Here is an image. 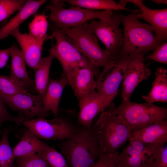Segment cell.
<instances>
[{
    "instance_id": "obj_1",
    "label": "cell",
    "mask_w": 167,
    "mask_h": 167,
    "mask_svg": "<svg viewBox=\"0 0 167 167\" xmlns=\"http://www.w3.org/2000/svg\"><path fill=\"white\" fill-rule=\"evenodd\" d=\"M123 27V44L115 60L144 55L160 44L150 25L140 22L135 12L126 15L119 14Z\"/></svg>"
},
{
    "instance_id": "obj_2",
    "label": "cell",
    "mask_w": 167,
    "mask_h": 167,
    "mask_svg": "<svg viewBox=\"0 0 167 167\" xmlns=\"http://www.w3.org/2000/svg\"><path fill=\"white\" fill-rule=\"evenodd\" d=\"M62 140L60 149L71 167H93L101 155L92 127L81 126L75 135Z\"/></svg>"
},
{
    "instance_id": "obj_3",
    "label": "cell",
    "mask_w": 167,
    "mask_h": 167,
    "mask_svg": "<svg viewBox=\"0 0 167 167\" xmlns=\"http://www.w3.org/2000/svg\"><path fill=\"white\" fill-rule=\"evenodd\" d=\"M101 155L115 153L131 138V132L121 118L105 109L93 126Z\"/></svg>"
},
{
    "instance_id": "obj_4",
    "label": "cell",
    "mask_w": 167,
    "mask_h": 167,
    "mask_svg": "<svg viewBox=\"0 0 167 167\" xmlns=\"http://www.w3.org/2000/svg\"><path fill=\"white\" fill-rule=\"evenodd\" d=\"M106 109L118 116L130 129L131 133L165 120L167 118L166 108L153 103H138L129 100H122L117 107L112 102Z\"/></svg>"
},
{
    "instance_id": "obj_5",
    "label": "cell",
    "mask_w": 167,
    "mask_h": 167,
    "mask_svg": "<svg viewBox=\"0 0 167 167\" xmlns=\"http://www.w3.org/2000/svg\"><path fill=\"white\" fill-rule=\"evenodd\" d=\"M61 30L74 47L94 66L107 69L115 63L109 52L99 45L97 38L89 28L88 22L76 28Z\"/></svg>"
},
{
    "instance_id": "obj_6",
    "label": "cell",
    "mask_w": 167,
    "mask_h": 167,
    "mask_svg": "<svg viewBox=\"0 0 167 167\" xmlns=\"http://www.w3.org/2000/svg\"><path fill=\"white\" fill-rule=\"evenodd\" d=\"M64 3L63 0H52L46 6L50 12L49 19L54 24V27L60 30L76 28L113 13L111 11H92L72 6L65 8Z\"/></svg>"
},
{
    "instance_id": "obj_7",
    "label": "cell",
    "mask_w": 167,
    "mask_h": 167,
    "mask_svg": "<svg viewBox=\"0 0 167 167\" xmlns=\"http://www.w3.org/2000/svg\"><path fill=\"white\" fill-rule=\"evenodd\" d=\"M121 22L119 14L113 13L88 22L90 30L104 44L115 62L123 44V33L119 27Z\"/></svg>"
},
{
    "instance_id": "obj_8",
    "label": "cell",
    "mask_w": 167,
    "mask_h": 167,
    "mask_svg": "<svg viewBox=\"0 0 167 167\" xmlns=\"http://www.w3.org/2000/svg\"><path fill=\"white\" fill-rule=\"evenodd\" d=\"M22 124L39 139L46 140L69 138L75 135L79 129L68 120L58 116L50 120L38 117L24 120Z\"/></svg>"
},
{
    "instance_id": "obj_9",
    "label": "cell",
    "mask_w": 167,
    "mask_h": 167,
    "mask_svg": "<svg viewBox=\"0 0 167 167\" xmlns=\"http://www.w3.org/2000/svg\"><path fill=\"white\" fill-rule=\"evenodd\" d=\"M52 34L50 39L54 38L55 43H52L49 54L56 58L61 64L63 73L78 67H99L92 65L88 60L72 45L66 35L60 30L50 26Z\"/></svg>"
},
{
    "instance_id": "obj_10",
    "label": "cell",
    "mask_w": 167,
    "mask_h": 167,
    "mask_svg": "<svg viewBox=\"0 0 167 167\" xmlns=\"http://www.w3.org/2000/svg\"><path fill=\"white\" fill-rule=\"evenodd\" d=\"M0 97L11 109L23 115L25 120L44 118L48 115L43 106V96L38 94L20 92L8 96L0 93Z\"/></svg>"
},
{
    "instance_id": "obj_11",
    "label": "cell",
    "mask_w": 167,
    "mask_h": 167,
    "mask_svg": "<svg viewBox=\"0 0 167 167\" xmlns=\"http://www.w3.org/2000/svg\"><path fill=\"white\" fill-rule=\"evenodd\" d=\"M118 93L107 96L101 94L94 89L78 101L79 111L78 122L80 126L91 128L93 119L113 102Z\"/></svg>"
},
{
    "instance_id": "obj_12",
    "label": "cell",
    "mask_w": 167,
    "mask_h": 167,
    "mask_svg": "<svg viewBox=\"0 0 167 167\" xmlns=\"http://www.w3.org/2000/svg\"><path fill=\"white\" fill-rule=\"evenodd\" d=\"M101 74L98 68L78 67L63 73L62 75L66 77L68 85L79 101L96 89V81L94 77L96 75L99 76Z\"/></svg>"
},
{
    "instance_id": "obj_13",
    "label": "cell",
    "mask_w": 167,
    "mask_h": 167,
    "mask_svg": "<svg viewBox=\"0 0 167 167\" xmlns=\"http://www.w3.org/2000/svg\"><path fill=\"white\" fill-rule=\"evenodd\" d=\"M131 58L122 59L110 68L103 69L96 80V89L98 93L110 96L119 92L118 88L124 79Z\"/></svg>"
},
{
    "instance_id": "obj_14",
    "label": "cell",
    "mask_w": 167,
    "mask_h": 167,
    "mask_svg": "<svg viewBox=\"0 0 167 167\" xmlns=\"http://www.w3.org/2000/svg\"><path fill=\"white\" fill-rule=\"evenodd\" d=\"M143 55L133 57L129 62L122 82L121 96L123 100H129L136 87L151 74L150 69L144 65Z\"/></svg>"
},
{
    "instance_id": "obj_15",
    "label": "cell",
    "mask_w": 167,
    "mask_h": 167,
    "mask_svg": "<svg viewBox=\"0 0 167 167\" xmlns=\"http://www.w3.org/2000/svg\"><path fill=\"white\" fill-rule=\"evenodd\" d=\"M125 5L127 2L133 3L140 8L139 12L136 10L138 18L143 19L149 24L153 28L155 35L161 42L167 39V9H153L147 7L141 0H123Z\"/></svg>"
},
{
    "instance_id": "obj_16",
    "label": "cell",
    "mask_w": 167,
    "mask_h": 167,
    "mask_svg": "<svg viewBox=\"0 0 167 167\" xmlns=\"http://www.w3.org/2000/svg\"><path fill=\"white\" fill-rule=\"evenodd\" d=\"M17 40L21 49L26 64L33 70L38 64L42 56L43 46L49 37L41 39L34 37L30 34L23 33L19 27L11 34Z\"/></svg>"
},
{
    "instance_id": "obj_17",
    "label": "cell",
    "mask_w": 167,
    "mask_h": 167,
    "mask_svg": "<svg viewBox=\"0 0 167 167\" xmlns=\"http://www.w3.org/2000/svg\"><path fill=\"white\" fill-rule=\"evenodd\" d=\"M131 136L143 143L151 155L155 150L164 146L167 142V120L154 123L131 132Z\"/></svg>"
},
{
    "instance_id": "obj_18",
    "label": "cell",
    "mask_w": 167,
    "mask_h": 167,
    "mask_svg": "<svg viewBox=\"0 0 167 167\" xmlns=\"http://www.w3.org/2000/svg\"><path fill=\"white\" fill-rule=\"evenodd\" d=\"M10 56V75L19 81L28 92H33L36 91L34 80L29 76L23 54L17 45H15L11 47Z\"/></svg>"
},
{
    "instance_id": "obj_19",
    "label": "cell",
    "mask_w": 167,
    "mask_h": 167,
    "mask_svg": "<svg viewBox=\"0 0 167 167\" xmlns=\"http://www.w3.org/2000/svg\"><path fill=\"white\" fill-rule=\"evenodd\" d=\"M68 85L66 77L62 75L59 79H49L43 96V104L45 110L47 112H52L55 118L58 115L60 101L63 90Z\"/></svg>"
},
{
    "instance_id": "obj_20",
    "label": "cell",
    "mask_w": 167,
    "mask_h": 167,
    "mask_svg": "<svg viewBox=\"0 0 167 167\" xmlns=\"http://www.w3.org/2000/svg\"><path fill=\"white\" fill-rule=\"evenodd\" d=\"M45 0H27L17 14L0 29V41L11 33L28 18L33 15L46 2Z\"/></svg>"
},
{
    "instance_id": "obj_21",
    "label": "cell",
    "mask_w": 167,
    "mask_h": 167,
    "mask_svg": "<svg viewBox=\"0 0 167 167\" xmlns=\"http://www.w3.org/2000/svg\"><path fill=\"white\" fill-rule=\"evenodd\" d=\"M49 146L27 129L13 149V152L16 158L33 154H41Z\"/></svg>"
},
{
    "instance_id": "obj_22",
    "label": "cell",
    "mask_w": 167,
    "mask_h": 167,
    "mask_svg": "<svg viewBox=\"0 0 167 167\" xmlns=\"http://www.w3.org/2000/svg\"><path fill=\"white\" fill-rule=\"evenodd\" d=\"M167 71L165 68H157L155 73V79L152 84V89L148 95L143 96L146 102L153 103L167 102Z\"/></svg>"
},
{
    "instance_id": "obj_23",
    "label": "cell",
    "mask_w": 167,
    "mask_h": 167,
    "mask_svg": "<svg viewBox=\"0 0 167 167\" xmlns=\"http://www.w3.org/2000/svg\"><path fill=\"white\" fill-rule=\"evenodd\" d=\"M54 58V56L49 53L45 57H42L34 69L36 91L38 94L43 96L48 84L50 68Z\"/></svg>"
},
{
    "instance_id": "obj_24",
    "label": "cell",
    "mask_w": 167,
    "mask_h": 167,
    "mask_svg": "<svg viewBox=\"0 0 167 167\" xmlns=\"http://www.w3.org/2000/svg\"><path fill=\"white\" fill-rule=\"evenodd\" d=\"M63 1L71 6L90 10H124L135 12V11L123 7L113 0H66Z\"/></svg>"
},
{
    "instance_id": "obj_25",
    "label": "cell",
    "mask_w": 167,
    "mask_h": 167,
    "mask_svg": "<svg viewBox=\"0 0 167 167\" xmlns=\"http://www.w3.org/2000/svg\"><path fill=\"white\" fill-rule=\"evenodd\" d=\"M148 157L129 143L119 154L116 167H144Z\"/></svg>"
},
{
    "instance_id": "obj_26",
    "label": "cell",
    "mask_w": 167,
    "mask_h": 167,
    "mask_svg": "<svg viewBox=\"0 0 167 167\" xmlns=\"http://www.w3.org/2000/svg\"><path fill=\"white\" fill-rule=\"evenodd\" d=\"M20 92H29L19 81L13 76L10 75H0V93L12 96Z\"/></svg>"
},
{
    "instance_id": "obj_27",
    "label": "cell",
    "mask_w": 167,
    "mask_h": 167,
    "mask_svg": "<svg viewBox=\"0 0 167 167\" xmlns=\"http://www.w3.org/2000/svg\"><path fill=\"white\" fill-rule=\"evenodd\" d=\"M48 17L44 13L36 15L29 24V34L40 39L49 37L47 34L48 26Z\"/></svg>"
},
{
    "instance_id": "obj_28",
    "label": "cell",
    "mask_w": 167,
    "mask_h": 167,
    "mask_svg": "<svg viewBox=\"0 0 167 167\" xmlns=\"http://www.w3.org/2000/svg\"><path fill=\"white\" fill-rule=\"evenodd\" d=\"M8 129L3 131L0 140V167H13L15 158L9 143Z\"/></svg>"
},
{
    "instance_id": "obj_29",
    "label": "cell",
    "mask_w": 167,
    "mask_h": 167,
    "mask_svg": "<svg viewBox=\"0 0 167 167\" xmlns=\"http://www.w3.org/2000/svg\"><path fill=\"white\" fill-rule=\"evenodd\" d=\"M27 0H0V22L9 17L16 11H19Z\"/></svg>"
},
{
    "instance_id": "obj_30",
    "label": "cell",
    "mask_w": 167,
    "mask_h": 167,
    "mask_svg": "<svg viewBox=\"0 0 167 167\" xmlns=\"http://www.w3.org/2000/svg\"><path fill=\"white\" fill-rule=\"evenodd\" d=\"M144 167H167V146L153 151L147 158Z\"/></svg>"
},
{
    "instance_id": "obj_31",
    "label": "cell",
    "mask_w": 167,
    "mask_h": 167,
    "mask_svg": "<svg viewBox=\"0 0 167 167\" xmlns=\"http://www.w3.org/2000/svg\"><path fill=\"white\" fill-rule=\"evenodd\" d=\"M16 158L17 167H50L41 154H35Z\"/></svg>"
},
{
    "instance_id": "obj_32",
    "label": "cell",
    "mask_w": 167,
    "mask_h": 167,
    "mask_svg": "<svg viewBox=\"0 0 167 167\" xmlns=\"http://www.w3.org/2000/svg\"><path fill=\"white\" fill-rule=\"evenodd\" d=\"M41 154L45 159L50 167H68L63 155L49 146Z\"/></svg>"
},
{
    "instance_id": "obj_33",
    "label": "cell",
    "mask_w": 167,
    "mask_h": 167,
    "mask_svg": "<svg viewBox=\"0 0 167 167\" xmlns=\"http://www.w3.org/2000/svg\"><path fill=\"white\" fill-rule=\"evenodd\" d=\"M24 120V117L20 114L17 116L11 115L7 110L5 103L0 97V127L6 122H13L19 125L22 124Z\"/></svg>"
},
{
    "instance_id": "obj_34",
    "label": "cell",
    "mask_w": 167,
    "mask_h": 167,
    "mask_svg": "<svg viewBox=\"0 0 167 167\" xmlns=\"http://www.w3.org/2000/svg\"><path fill=\"white\" fill-rule=\"evenodd\" d=\"M148 58L161 63H167V43L162 42L158 45Z\"/></svg>"
},
{
    "instance_id": "obj_35",
    "label": "cell",
    "mask_w": 167,
    "mask_h": 167,
    "mask_svg": "<svg viewBox=\"0 0 167 167\" xmlns=\"http://www.w3.org/2000/svg\"><path fill=\"white\" fill-rule=\"evenodd\" d=\"M118 156L116 153L103 154L99 157L93 167H116Z\"/></svg>"
},
{
    "instance_id": "obj_36",
    "label": "cell",
    "mask_w": 167,
    "mask_h": 167,
    "mask_svg": "<svg viewBox=\"0 0 167 167\" xmlns=\"http://www.w3.org/2000/svg\"><path fill=\"white\" fill-rule=\"evenodd\" d=\"M11 47L7 49H0V69L6 64L11 55Z\"/></svg>"
},
{
    "instance_id": "obj_37",
    "label": "cell",
    "mask_w": 167,
    "mask_h": 167,
    "mask_svg": "<svg viewBox=\"0 0 167 167\" xmlns=\"http://www.w3.org/2000/svg\"><path fill=\"white\" fill-rule=\"evenodd\" d=\"M151 1L158 4H167V1L166 0H152Z\"/></svg>"
},
{
    "instance_id": "obj_38",
    "label": "cell",
    "mask_w": 167,
    "mask_h": 167,
    "mask_svg": "<svg viewBox=\"0 0 167 167\" xmlns=\"http://www.w3.org/2000/svg\"><path fill=\"white\" fill-rule=\"evenodd\" d=\"M113 167V166H112V167Z\"/></svg>"
}]
</instances>
